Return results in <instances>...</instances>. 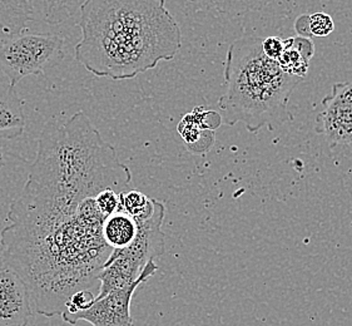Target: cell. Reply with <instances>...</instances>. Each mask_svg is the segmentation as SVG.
<instances>
[{
    "label": "cell",
    "mask_w": 352,
    "mask_h": 326,
    "mask_svg": "<svg viewBox=\"0 0 352 326\" xmlns=\"http://www.w3.org/2000/svg\"><path fill=\"white\" fill-rule=\"evenodd\" d=\"M34 18L50 25H60L74 17L87 0H29Z\"/></svg>",
    "instance_id": "4fadbf2b"
},
{
    "label": "cell",
    "mask_w": 352,
    "mask_h": 326,
    "mask_svg": "<svg viewBox=\"0 0 352 326\" xmlns=\"http://www.w3.org/2000/svg\"><path fill=\"white\" fill-rule=\"evenodd\" d=\"M309 28L312 36H327L333 32L335 23L331 15L315 13L309 15Z\"/></svg>",
    "instance_id": "e0dca14e"
},
{
    "label": "cell",
    "mask_w": 352,
    "mask_h": 326,
    "mask_svg": "<svg viewBox=\"0 0 352 326\" xmlns=\"http://www.w3.org/2000/svg\"><path fill=\"white\" fill-rule=\"evenodd\" d=\"M96 204L98 207L99 213H102L106 219L112 216L113 213H117L120 208L118 192L114 191L112 188L102 190L96 196Z\"/></svg>",
    "instance_id": "ac0fdd59"
},
{
    "label": "cell",
    "mask_w": 352,
    "mask_h": 326,
    "mask_svg": "<svg viewBox=\"0 0 352 326\" xmlns=\"http://www.w3.org/2000/svg\"><path fill=\"white\" fill-rule=\"evenodd\" d=\"M64 39L54 33H23L0 45V73L14 87L29 76H43L44 69L63 56Z\"/></svg>",
    "instance_id": "277c9868"
},
{
    "label": "cell",
    "mask_w": 352,
    "mask_h": 326,
    "mask_svg": "<svg viewBox=\"0 0 352 326\" xmlns=\"http://www.w3.org/2000/svg\"><path fill=\"white\" fill-rule=\"evenodd\" d=\"M166 205L155 199V210L144 219H134L137 222V235L131 245L124 248H114L112 256L122 257L134 270L141 272L149 260H155L166 251L163 220L166 216Z\"/></svg>",
    "instance_id": "52a82bcc"
},
{
    "label": "cell",
    "mask_w": 352,
    "mask_h": 326,
    "mask_svg": "<svg viewBox=\"0 0 352 326\" xmlns=\"http://www.w3.org/2000/svg\"><path fill=\"white\" fill-rule=\"evenodd\" d=\"M28 181L54 195L85 199L106 188L124 191L132 172L79 111L62 126L47 123L38 138Z\"/></svg>",
    "instance_id": "7a4b0ae2"
},
{
    "label": "cell",
    "mask_w": 352,
    "mask_h": 326,
    "mask_svg": "<svg viewBox=\"0 0 352 326\" xmlns=\"http://www.w3.org/2000/svg\"><path fill=\"white\" fill-rule=\"evenodd\" d=\"M33 301L24 279L7 265L0 268V325L27 326Z\"/></svg>",
    "instance_id": "ba28073f"
},
{
    "label": "cell",
    "mask_w": 352,
    "mask_h": 326,
    "mask_svg": "<svg viewBox=\"0 0 352 326\" xmlns=\"http://www.w3.org/2000/svg\"><path fill=\"white\" fill-rule=\"evenodd\" d=\"M283 50V39L278 36H268L265 41H262V50L265 56L272 61L277 62V59L281 57Z\"/></svg>",
    "instance_id": "d6986e66"
},
{
    "label": "cell",
    "mask_w": 352,
    "mask_h": 326,
    "mask_svg": "<svg viewBox=\"0 0 352 326\" xmlns=\"http://www.w3.org/2000/svg\"><path fill=\"white\" fill-rule=\"evenodd\" d=\"M6 263H4V248L1 246V243H0V268L1 266H4Z\"/></svg>",
    "instance_id": "7402d4cb"
},
{
    "label": "cell",
    "mask_w": 352,
    "mask_h": 326,
    "mask_svg": "<svg viewBox=\"0 0 352 326\" xmlns=\"http://www.w3.org/2000/svg\"><path fill=\"white\" fill-rule=\"evenodd\" d=\"M102 235L107 245L113 250L127 248L137 235V222L128 213L117 211L103 222Z\"/></svg>",
    "instance_id": "7c38bea8"
},
{
    "label": "cell",
    "mask_w": 352,
    "mask_h": 326,
    "mask_svg": "<svg viewBox=\"0 0 352 326\" xmlns=\"http://www.w3.org/2000/svg\"><path fill=\"white\" fill-rule=\"evenodd\" d=\"M303 78L289 76L265 56L260 38H242L227 52L226 91L219 98V116L227 126L243 123L251 133L272 122H283L289 97Z\"/></svg>",
    "instance_id": "3957f363"
},
{
    "label": "cell",
    "mask_w": 352,
    "mask_h": 326,
    "mask_svg": "<svg viewBox=\"0 0 352 326\" xmlns=\"http://www.w3.org/2000/svg\"><path fill=\"white\" fill-rule=\"evenodd\" d=\"M157 270L158 266L155 260H149L133 284L112 291L104 298L96 300L87 310L73 315H62V319L69 325H76L78 321H87L92 326H133L131 304L134 292L140 285L153 276Z\"/></svg>",
    "instance_id": "5b68a950"
},
{
    "label": "cell",
    "mask_w": 352,
    "mask_h": 326,
    "mask_svg": "<svg viewBox=\"0 0 352 326\" xmlns=\"http://www.w3.org/2000/svg\"><path fill=\"white\" fill-rule=\"evenodd\" d=\"M16 162H24L21 157L12 153L9 149L4 146V141L0 140V178L3 173L7 170L8 166H15Z\"/></svg>",
    "instance_id": "ffe728a7"
},
{
    "label": "cell",
    "mask_w": 352,
    "mask_h": 326,
    "mask_svg": "<svg viewBox=\"0 0 352 326\" xmlns=\"http://www.w3.org/2000/svg\"><path fill=\"white\" fill-rule=\"evenodd\" d=\"M76 61L96 77L135 78L176 57L182 33L166 0H87Z\"/></svg>",
    "instance_id": "6da1fadb"
},
{
    "label": "cell",
    "mask_w": 352,
    "mask_h": 326,
    "mask_svg": "<svg viewBox=\"0 0 352 326\" xmlns=\"http://www.w3.org/2000/svg\"><path fill=\"white\" fill-rule=\"evenodd\" d=\"M316 118V132L331 147L352 143V82L332 85Z\"/></svg>",
    "instance_id": "8992f818"
},
{
    "label": "cell",
    "mask_w": 352,
    "mask_h": 326,
    "mask_svg": "<svg viewBox=\"0 0 352 326\" xmlns=\"http://www.w3.org/2000/svg\"><path fill=\"white\" fill-rule=\"evenodd\" d=\"M285 50L281 57L277 59V63L282 71L289 76L305 78L310 62L315 54V44L311 38L305 36H291L283 39Z\"/></svg>",
    "instance_id": "30bf717a"
},
{
    "label": "cell",
    "mask_w": 352,
    "mask_h": 326,
    "mask_svg": "<svg viewBox=\"0 0 352 326\" xmlns=\"http://www.w3.org/2000/svg\"><path fill=\"white\" fill-rule=\"evenodd\" d=\"M27 127L24 105L14 87L0 83V140L9 141L21 137Z\"/></svg>",
    "instance_id": "9c48e42d"
},
{
    "label": "cell",
    "mask_w": 352,
    "mask_h": 326,
    "mask_svg": "<svg viewBox=\"0 0 352 326\" xmlns=\"http://www.w3.org/2000/svg\"><path fill=\"white\" fill-rule=\"evenodd\" d=\"M96 303V296L92 291L79 290L74 292L71 298H68L65 304V310L62 315H73L76 312H83L89 309Z\"/></svg>",
    "instance_id": "2e32d148"
},
{
    "label": "cell",
    "mask_w": 352,
    "mask_h": 326,
    "mask_svg": "<svg viewBox=\"0 0 352 326\" xmlns=\"http://www.w3.org/2000/svg\"><path fill=\"white\" fill-rule=\"evenodd\" d=\"M118 199H120L118 211L128 213L133 219H144L155 210V199L148 197L137 190L120 192Z\"/></svg>",
    "instance_id": "9a60e30c"
},
{
    "label": "cell",
    "mask_w": 352,
    "mask_h": 326,
    "mask_svg": "<svg viewBox=\"0 0 352 326\" xmlns=\"http://www.w3.org/2000/svg\"><path fill=\"white\" fill-rule=\"evenodd\" d=\"M309 15H301L297 18L295 23V29H296L297 36H305V38H311L310 28H309Z\"/></svg>",
    "instance_id": "44dd1931"
},
{
    "label": "cell",
    "mask_w": 352,
    "mask_h": 326,
    "mask_svg": "<svg viewBox=\"0 0 352 326\" xmlns=\"http://www.w3.org/2000/svg\"><path fill=\"white\" fill-rule=\"evenodd\" d=\"M33 19L29 0H0V45L23 34Z\"/></svg>",
    "instance_id": "8fae6325"
},
{
    "label": "cell",
    "mask_w": 352,
    "mask_h": 326,
    "mask_svg": "<svg viewBox=\"0 0 352 326\" xmlns=\"http://www.w3.org/2000/svg\"><path fill=\"white\" fill-rule=\"evenodd\" d=\"M198 8L219 14L240 15L260 12L272 0H188Z\"/></svg>",
    "instance_id": "5bb4252c"
}]
</instances>
